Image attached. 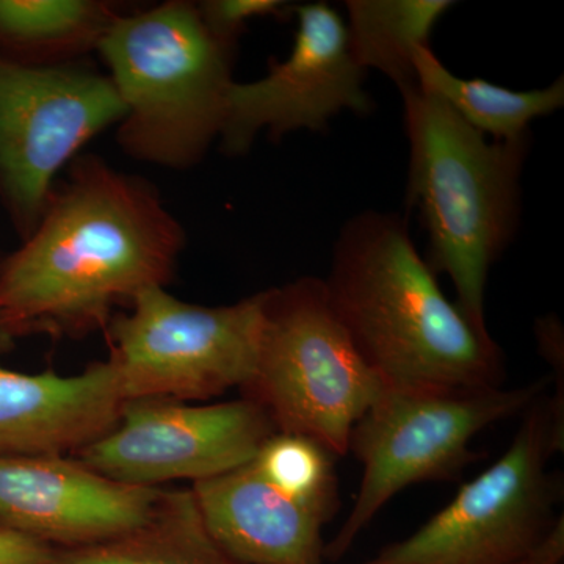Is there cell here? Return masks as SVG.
I'll use <instances>...</instances> for the list:
<instances>
[{
    "mask_svg": "<svg viewBox=\"0 0 564 564\" xmlns=\"http://www.w3.org/2000/svg\"><path fill=\"white\" fill-rule=\"evenodd\" d=\"M20 250L0 265V315L14 337H82L117 306L172 280L185 236L150 182L96 155L70 165Z\"/></svg>",
    "mask_w": 564,
    "mask_h": 564,
    "instance_id": "cell-1",
    "label": "cell"
},
{
    "mask_svg": "<svg viewBox=\"0 0 564 564\" xmlns=\"http://www.w3.org/2000/svg\"><path fill=\"white\" fill-rule=\"evenodd\" d=\"M323 282L384 383L502 388V350L444 295L399 215L366 210L345 223Z\"/></svg>",
    "mask_w": 564,
    "mask_h": 564,
    "instance_id": "cell-2",
    "label": "cell"
},
{
    "mask_svg": "<svg viewBox=\"0 0 564 564\" xmlns=\"http://www.w3.org/2000/svg\"><path fill=\"white\" fill-rule=\"evenodd\" d=\"M400 93L410 141L406 206L419 210L429 234L425 261L451 278L464 317L489 333L486 284L518 231L530 135L491 140L436 96L417 87Z\"/></svg>",
    "mask_w": 564,
    "mask_h": 564,
    "instance_id": "cell-3",
    "label": "cell"
},
{
    "mask_svg": "<svg viewBox=\"0 0 564 564\" xmlns=\"http://www.w3.org/2000/svg\"><path fill=\"white\" fill-rule=\"evenodd\" d=\"M96 50L126 107V154L173 170L202 161L225 121L234 47L212 35L196 3L118 14Z\"/></svg>",
    "mask_w": 564,
    "mask_h": 564,
    "instance_id": "cell-4",
    "label": "cell"
},
{
    "mask_svg": "<svg viewBox=\"0 0 564 564\" xmlns=\"http://www.w3.org/2000/svg\"><path fill=\"white\" fill-rule=\"evenodd\" d=\"M549 380L513 389L383 383L351 432L348 452L362 464V480L350 513L326 541V563H339L403 489L458 480L477 458L475 436L524 413Z\"/></svg>",
    "mask_w": 564,
    "mask_h": 564,
    "instance_id": "cell-5",
    "label": "cell"
},
{
    "mask_svg": "<svg viewBox=\"0 0 564 564\" xmlns=\"http://www.w3.org/2000/svg\"><path fill=\"white\" fill-rule=\"evenodd\" d=\"M383 383L334 313L323 280L265 291L258 362L242 393L278 433L307 437L340 458Z\"/></svg>",
    "mask_w": 564,
    "mask_h": 564,
    "instance_id": "cell-6",
    "label": "cell"
},
{
    "mask_svg": "<svg viewBox=\"0 0 564 564\" xmlns=\"http://www.w3.org/2000/svg\"><path fill=\"white\" fill-rule=\"evenodd\" d=\"M563 451L541 393L491 467L413 534L355 564H514L558 518L563 484L547 464Z\"/></svg>",
    "mask_w": 564,
    "mask_h": 564,
    "instance_id": "cell-7",
    "label": "cell"
},
{
    "mask_svg": "<svg viewBox=\"0 0 564 564\" xmlns=\"http://www.w3.org/2000/svg\"><path fill=\"white\" fill-rule=\"evenodd\" d=\"M265 291L229 306H199L165 288L135 296L107 325L109 362L124 402L207 400L250 383L261 344Z\"/></svg>",
    "mask_w": 564,
    "mask_h": 564,
    "instance_id": "cell-8",
    "label": "cell"
},
{
    "mask_svg": "<svg viewBox=\"0 0 564 564\" xmlns=\"http://www.w3.org/2000/svg\"><path fill=\"white\" fill-rule=\"evenodd\" d=\"M124 115L109 76L77 63L0 57V191L25 239L43 217L58 172Z\"/></svg>",
    "mask_w": 564,
    "mask_h": 564,
    "instance_id": "cell-9",
    "label": "cell"
},
{
    "mask_svg": "<svg viewBox=\"0 0 564 564\" xmlns=\"http://www.w3.org/2000/svg\"><path fill=\"white\" fill-rule=\"evenodd\" d=\"M274 433L265 411L245 397L214 404L137 399L122 403L109 433L70 456L111 480L162 488L237 469Z\"/></svg>",
    "mask_w": 564,
    "mask_h": 564,
    "instance_id": "cell-10",
    "label": "cell"
},
{
    "mask_svg": "<svg viewBox=\"0 0 564 564\" xmlns=\"http://www.w3.org/2000/svg\"><path fill=\"white\" fill-rule=\"evenodd\" d=\"M293 13L299 28L288 58H272L262 79L229 88L218 139L231 158L247 154L262 131L280 141L302 129L325 131L340 111L373 109L343 17L325 2L295 7Z\"/></svg>",
    "mask_w": 564,
    "mask_h": 564,
    "instance_id": "cell-11",
    "label": "cell"
},
{
    "mask_svg": "<svg viewBox=\"0 0 564 564\" xmlns=\"http://www.w3.org/2000/svg\"><path fill=\"white\" fill-rule=\"evenodd\" d=\"M165 492L111 480L70 455L0 456V527L55 551L139 529Z\"/></svg>",
    "mask_w": 564,
    "mask_h": 564,
    "instance_id": "cell-12",
    "label": "cell"
},
{
    "mask_svg": "<svg viewBox=\"0 0 564 564\" xmlns=\"http://www.w3.org/2000/svg\"><path fill=\"white\" fill-rule=\"evenodd\" d=\"M203 524L223 551L242 564H325L323 530L336 503L303 502L270 484L252 459L193 484Z\"/></svg>",
    "mask_w": 564,
    "mask_h": 564,
    "instance_id": "cell-13",
    "label": "cell"
},
{
    "mask_svg": "<svg viewBox=\"0 0 564 564\" xmlns=\"http://www.w3.org/2000/svg\"><path fill=\"white\" fill-rule=\"evenodd\" d=\"M122 403L109 361L73 377L0 366V456L74 455L117 425Z\"/></svg>",
    "mask_w": 564,
    "mask_h": 564,
    "instance_id": "cell-14",
    "label": "cell"
},
{
    "mask_svg": "<svg viewBox=\"0 0 564 564\" xmlns=\"http://www.w3.org/2000/svg\"><path fill=\"white\" fill-rule=\"evenodd\" d=\"M47 564H242L212 540L192 489H166L147 524L106 543L54 551Z\"/></svg>",
    "mask_w": 564,
    "mask_h": 564,
    "instance_id": "cell-15",
    "label": "cell"
},
{
    "mask_svg": "<svg viewBox=\"0 0 564 564\" xmlns=\"http://www.w3.org/2000/svg\"><path fill=\"white\" fill-rule=\"evenodd\" d=\"M415 87L436 96L475 131L497 141L529 137L530 122L564 106L563 77L541 90L514 91L484 79H463L451 73L432 47L414 58Z\"/></svg>",
    "mask_w": 564,
    "mask_h": 564,
    "instance_id": "cell-16",
    "label": "cell"
},
{
    "mask_svg": "<svg viewBox=\"0 0 564 564\" xmlns=\"http://www.w3.org/2000/svg\"><path fill=\"white\" fill-rule=\"evenodd\" d=\"M452 0H348V46L359 68L377 69L399 87H415L414 58Z\"/></svg>",
    "mask_w": 564,
    "mask_h": 564,
    "instance_id": "cell-17",
    "label": "cell"
},
{
    "mask_svg": "<svg viewBox=\"0 0 564 564\" xmlns=\"http://www.w3.org/2000/svg\"><path fill=\"white\" fill-rule=\"evenodd\" d=\"M117 17L90 0H0V39L54 57L77 54L98 46Z\"/></svg>",
    "mask_w": 564,
    "mask_h": 564,
    "instance_id": "cell-18",
    "label": "cell"
},
{
    "mask_svg": "<svg viewBox=\"0 0 564 564\" xmlns=\"http://www.w3.org/2000/svg\"><path fill=\"white\" fill-rule=\"evenodd\" d=\"M334 459L307 437L274 433L252 463L270 484L293 499L339 505Z\"/></svg>",
    "mask_w": 564,
    "mask_h": 564,
    "instance_id": "cell-19",
    "label": "cell"
},
{
    "mask_svg": "<svg viewBox=\"0 0 564 564\" xmlns=\"http://www.w3.org/2000/svg\"><path fill=\"white\" fill-rule=\"evenodd\" d=\"M206 28L226 46H236L237 39L256 18H285L295 7L284 0H207L198 3Z\"/></svg>",
    "mask_w": 564,
    "mask_h": 564,
    "instance_id": "cell-20",
    "label": "cell"
},
{
    "mask_svg": "<svg viewBox=\"0 0 564 564\" xmlns=\"http://www.w3.org/2000/svg\"><path fill=\"white\" fill-rule=\"evenodd\" d=\"M538 348L554 369L555 393L549 399L554 415L555 432L564 440V336L562 323L555 317L536 323Z\"/></svg>",
    "mask_w": 564,
    "mask_h": 564,
    "instance_id": "cell-21",
    "label": "cell"
},
{
    "mask_svg": "<svg viewBox=\"0 0 564 564\" xmlns=\"http://www.w3.org/2000/svg\"><path fill=\"white\" fill-rule=\"evenodd\" d=\"M55 549L0 527V564H47Z\"/></svg>",
    "mask_w": 564,
    "mask_h": 564,
    "instance_id": "cell-22",
    "label": "cell"
},
{
    "mask_svg": "<svg viewBox=\"0 0 564 564\" xmlns=\"http://www.w3.org/2000/svg\"><path fill=\"white\" fill-rule=\"evenodd\" d=\"M514 564H564V516L558 514L551 529Z\"/></svg>",
    "mask_w": 564,
    "mask_h": 564,
    "instance_id": "cell-23",
    "label": "cell"
},
{
    "mask_svg": "<svg viewBox=\"0 0 564 564\" xmlns=\"http://www.w3.org/2000/svg\"><path fill=\"white\" fill-rule=\"evenodd\" d=\"M13 334L7 328L6 322L2 321V315H0V352L7 351L9 348L13 347Z\"/></svg>",
    "mask_w": 564,
    "mask_h": 564,
    "instance_id": "cell-24",
    "label": "cell"
}]
</instances>
